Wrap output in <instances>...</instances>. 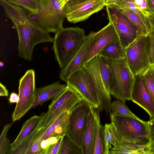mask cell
<instances>
[{
    "label": "cell",
    "mask_w": 154,
    "mask_h": 154,
    "mask_svg": "<svg viewBox=\"0 0 154 154\" xmlns=\"http://www.w3.org/2000/svg\"><path fill=\"white\" fill-rule=\"evenodd\" d=\"M7 17L15 26L19 39V56L27 61L32 59L35 46L40 43L53 42L54 38L40 27L29 12L6 0H0Z\"/></svg>",
    "instance_id": "1"
},
{
    "label": "cell",
    "mask_w": 154,
    "mask_h": 154,
    "mask_svg": "<svg viewBox=\"0 0 154 154\" xmlns=\"http://www.w3.org/2000/svg\"><path fill=\"white\" fill-rule=\"evenodd\" d=\"M86 36L84 29L78 26L63 28L55 33L52 48L61 69L72 60Z\"/></svg>",
    "instance_id": "2"
},
{
    "label": "cell",
    "mask_w": 154,
    "mask_h": 154,
    "mask_svg": "<svg viewBox=\"0 0 154 154\" xmlns=\"http://www.w3.org/2000/svg\"><path fill=\"white\" fill-rule=\"evenodd\" d=\"M106 59L112 72L110 94L124 102L130 100L135 76L128 66L126 57L116 60Z\"/></svg>",
    "instance_id": "3"
},
{
    "label": "cell",
    "mask_w": 154,
    "mask_h": 154,
    "mask_svg": "<svg viewBox=\"0 0 154 154\" xmlns=\"http://www.w3.org/2000/svg\"><path fill=\"white\" fill-rule=\"evenodd\" d=\"M110 116L120 139L142 144L149 143L148 122L139 118L116 115L112 113Z\"/></svg>",
    "instance_id": "4"
},
{
    "label": "cell",
    "mask_w": 154,
    "mask_h": 154,
    "mask_svg": "<svg viewBox=\"0 0 154 154\" xmlns=\"http://www.w3.org/2000/svg\"><path fill=\"white\" fill-rule=\"evenodd\" d=\"M149 34L138 36L126 49V58L134 76L142 75L152 65L150 57Z\"/></svg>",
    "instance_id": "5"
},
{
    "label": "cell",
    "mask_w": 154,
    "mask_h": 154,
    "mask_svg": "<svg viewBox=\"0 0 154 154\" xmlns=\"http://www.w3.org/2000/svg\"><path fill=\"white\" fill-rule=\"evenodd\" d=\"M38 12L35 15L37 24L48 32L56 33L63 28L65 18L57 0H35Z\"/></svg>",
    "instance_id": "6"
},
{
    "label": "cell",
    "mask_w": 154,
    "mask_h": 154,
    "mask_svg": "<svg viewBox=\"0 0 154 154\" xmlns=\"http://www.w3.org/2000/svg\"><path fill=\"white\" fill-rule=\"evenodd\" d=\"M81 67L84 70L97 97L100 112L104 111L107 114L112 113L111 97L107 92L101 73L98 55H97Z\"/></svg>",
    "instance_id": "7"
},
{
    "label": "cell",
    "mask_w": 154,
    "mask_h": 154,
    "mask_svg": "<svg viewBox=\"0 0 154 154\" xmlns=\"http://www.w3.org/2000/svg\"><path fill=\"white\" fill-rule=\"evenodd\" d=\"M35 74L27 70L19 80V100L12 115L13 122L20 120L31 109L35 100Z\"/></svg>",
    "instance_id": "8"
},
{
    "label": "cell",
    "mask_w": 154,
    "mask_h": 154,
    "mask_svg": "<svg viewBox=\"0 0 154 154\" xmlns=\"http://www.w3.org/2000/svg\"><path fill=\"white\" fill-rule=\"evenodd\" d=\"M91 106L82 99L75 106L70 114L66 136L82 149L84 133Z\"/></svg>",
    "instance_id": "9"
},
{
    "label": "cell",
    "mask_w": 154,
    "mask_h": 154,
    "mask_svg": "<svg viewBox=\"0 0 154 154\" xmlns=\"http://www.w3.org/2000/svg\"><path fill=\"white\" fill-rule=\"evenodd\" d=\"M109 21L113 24L121 45L126 48L140 36L137 27L124 14L106 6Z\"/></svg>",
    "instance_id": "10"
},
{
    "label": "cell",
    "mask_w": 154,
    "mask_h": 154,
    "mask_svg": "<svg viewBox=\"0 0 154 154\" xmlns=\"http://www.w3.org/2000/svg\"><path fill=\"white\" fill-rule=\"evenodd\" d=\"M82 99L75 90L67 85L66 90L52 100L49 105L42 127H48L64 111L70 113L75 106Z\"/></svg>",
    "instance_id": "11"
},
{
    "label": "cell",
    "mask_w": 154,
    "mask_h": 154,
    "mask_svg": "<svg viewBox=\"0 0 154 154\" xmlns=\"http://www.w3.org/2000/svg\"><path fill=\"white\" fill-rule=\"evenodd\" d=\"M106 6L104 0H87L72 6L65 5L63 11L65 18L71 23L85 21Z\"/></svg>",
    "instance_id": "12"
},
{
    "label": "cell",
    "mask_w": 154,
    "mask_h": 154,
    "mask_svg": "<svg viewBox=\"0 0 154 154\" xmlns=\"http://www.w3.org/2000/svg\"><path fill=\"white\" fill-rule=\"evenodd\" d=\"M66 83L91 105L98 108L96 94L82 68H79L72 73Z\"/></svg>",
    "instance_id": "13"
},
{
    "label": "cell",
    "mask_w": 154,
    "mask_h": 154,
    "mask_svg": "<svg viewBox=\"0 0 154 154\" xmlns=\"http://www.w3.org/2000/svg\"><path fill=\"white\" fill-rule=\"evenodd\" d=\"M118 40L119 37L114 26L109 21L106 26L96 32L89 50L82 61L81 67L97 55L106 46Z\"/></svg>",
    "instance_id": "14"
},
{
    "label": "cell",
    "mask_w": 154,
    "mask_h": 154,
    "mask_svg": "<svg viewBox=\"0 0 154 154\" xmlns=\"http://www.w3.org/2000/svg\"><path fill=\"white\" fill-rule=\"evenodd\" d=\"M131 100L145 110L150 118L154 116V104L141 75L135 76Z\"/></svg>",
    "instance_id": "15"
},
{
    "label": "cell",
    "mask_w": 154,
    "mask_h": 154,
    "mask_svg": "<svg viewBox=\"0 0 154 154\" xmlns=\"http://www.w3.org/2000/svg\"><path fill=\"white\" fill-rule=\"evenodd\" d=\"M96 32L91 31L86 36L80 49L70 63L64 68L61 69L59 78L66 82L74 72L81 67L82 61L87 52Z\"/></svg>",
    "instance_id": "16"
},
{
    "label": "cell",
    "mask_w": 154,
    "mask_h": 154,
    "mask_svg": "<svg viewBox=\"0 0 154 154\" xmlns=\"http://www.w3.org/2000/svg\"><path fill=\"white\" fill-rule=\"evenodd\" d=\"M67 85H62L60 82L39 88H35V100L31 109L50 100L58 97L66 89Z\"/></svg>",
    "instance_id": "17"
},
{
    "label": "cell",
    "mask_w": 154,
    "mask_h": 154,
    "mask_svg": "<svg viewBox=\"0 0 154 154\" xmlns=\"http://www.w3.org/2000/svg\"><path fill=\"white\" fill-rule=\"evenodd\" d=\"M70 114L67 111L63 112L48 127L42 137V141L49 139L57 140L59 137L66 136Z\"/></svg>",
    "instance_id": "18"
},
{
    "label": "cell",
    "mask_w": 154,
    "mask_h": 154,
    "mask_svg": "<svg viewBox=\"0 0 154 154\" xmlns=\"http://www.w3.org/2000/svg\"><path fill=\"white\" fill-rule=\"evenodd\" d=\"M149 143L142 144L120 139L110 149L109 154H149Z\"/></svg>",
    "instance_id": "19"
},
{
    "label": "cell",
    "mask_w": 154,
    "mask_h": 154,
    "mask_svg": "<svg viewBox=\"0 0 154 154\" xmlns=\"http://www.w3.org/2000/svg\"><path fill=\"white\" fill-rule=\"evenodd\" d=\"M91 106L84 133L82 149L84 154H93L96 134V122Z\"/></svg>",
    "instance_id": "20"
},
{
    "label": "cell",
    "mask_w": 154,
    "mask_h": 154,
    "mask_svg": "<svg viewBox=\"0 0 154 154\" xmlns=\"http://www.w3.org/2000/svg\"><path fill=\"white\" fill-rule=\"evenodd\" d=\"M40 118V116L35 115L25 122L18 136L11 143V149L8 154H9L11 152L14 150L21 144L35 128L38 123Z\"/></svg>",
    "instance_id": "21"
},
{
    "label": "cell",
    "mask_w": 154,
    "mask_h": 154,
    "mask_svg": "<svg viewBox=\"0 0 154 154\" xmlns=\"http://www.w3.org/2000/svg\"><path fill=\"white\" fill-rule=\"evenodd\" d=\"M91 108L96 122V134L93 154H105V146L104 139L103 126L100 122L99 108L92 106Z\"/></svg>",
    "instance_id": "22"
},
{
    "label": "cell",
    "mask_w": 154,
    "mask_h": 154,
    "mask_svg": "<svg viewBox=\"0 0 154 154\" xmlns=\"http://www.w3.org/2000/svg\"><path fill=\"white\" fill-rule=\"evenodd\" d=\"M97 55L112 60H119L126 57V49L118 40L106 46Z\"/></svg>",
    "instance_id": "23"
},
{
    "label": "cell",
    "mask_w": 154,
    "mask_h": 154,
    "mask_svg": "<svg viewBox=\"0 0 154 154\" xmlns=\"http://www.w3.org/2000/svg\"><path fill=\"white\" fill-rule=\"evenodd\" d=\"M40 116V119L35 128L20 145L14 150L11 152L9 154H27L34 141L38 131L43 125L46 117V112H42Z\"/></svg>",
    "instance_id": "24"
},
{
    "label": "cell",
    "mask_w": 154,
    "mask_h": 154,
    "mask_svg": "<svg viewBox=\"0 0 154 154\" xmlns=\"http://www.w3.org/2000/svg\"><path fill=\"white\" fill-rule=\"evenodd\" d=\"M107 6L124 8L131 10L140 17L150 32L152 31V27L150 18L148 17L135 5L133 0H120L115 4Z\"/></svg>",
    "instance_id": "25"
},
{
    "label": "cell",
    "mask_w": 154,
    "mask_h": 154,
    "mask_svg": "<svg viewBox=\"0 0 154 154\" xmlns=\"http://www.w3.org/2000/svg\"><path fill=\"white\" fill-rule=\"evenodd\" d=\"M103 134L105 154H109L112 146H115L120 139L116 127L112 122L106 123L103 126Z\"/></svg>",
    "instance_id": "26"
},
{
    "label": "cell",
    "mask_w": 154,
    "mask_h": 154,
    "mask_svg": "<svg viewBox=\"0 0 154 154\" xmlns=\"http://www.w3.org/2000/svg\"><path fill=\"white\" fill-rule=\"evenodd\" d=\"M110 7L117 10L125 15L137 27L140 36L149 34L150 31L140 17L133 11L129 9L124 8L117 7Z\"/></svg>",
    "instance_id": "27"
},
{
    "label": "cell",
    "mask_w": 154,
    "mask_h": 154,
    "mask_svg": "<svg viewBox=\"0 0 154 154\" xmlns=\"http://www.w3.org/2000/svg\"><path fill=\"white\" fill-rule=\"evenodd\" d=\"M59 154H84L82 149L68 136L63 139Z\"/></svg>",
    "instance_id": "28"
},
{
    "label": "cell",
    "mask_w": 154,
    "mask_h": 154,
    "mask_svg": "<svg viewBox=\"0 0 154 154\" xmlns=\"http://www.w3.org/2000/svg\"><path fill=\"white\" fill-rule=\"evenodd\" d=\"M110 106L112 113L114 115L138 118L129 109L125 102L120 100L112 101Z\"/></svg>",
    "instance_id": "29"
},
{
    "label": "cell",
    "mask_w": 154,
    "mask_h": 154,
    "mask_svg": "<svg viewBox=\"0 0 154 154\" xmlns=\"http://www.w3.org/2000/svg\"><path fill=\"white\" fill-rule=\"evenodd\" d=\"M48 128H43L42 126L39 129L27 154H45L41 146L42 138Z\"/></svg>",
    "instance_id": "30"
},
{
    "label": "cell",
    "mask_w": 154,
    "mask_h": 154,
    "mask_svg": "<svg viewBox=\"0 0 154 154\" xmlns=\"http://www.w3.org/2000/svg\"><path fill=\"white\" fill-rule=\"evenodd\" d=\"M13 123L6 124L3 127L0 137V154H8L11 149V143L7 137V133Z\"/></svg>",
    "instance_id": "31"
},
{
    "label": "cell",
    "mask_w": 154,
    "mask_h": 154,
    "mask_svg": "<svg viewBox=\"0 0 154 154\" xmlns=\"http://www.w3.org/2000/svg\"><path fill=\"white\" fill-rule=\"evenodd\" d=\"M141 76L145 82L154 104V66L152 65Z\"/></svg>",
    "instance_id": "32"
},
{
    "label": "cell",
    "mask_w": 154,
    "mask_h": 154,
    "mask_svg": "<svg viewBox=\"0 0 154 154\" xmlns=\"http://www.w3.org/2000/svg\"><path fill=\"white\" fill-rule=\"evenodd\" d=\"M9 2L26 10L33 15L38 12L35 0H6Z\"/></svg>",
    "instance_id": "33"
},
{
    "label": "cell",
    "mask_w": 154,
    "mask_h": 154,
    "mask_svg": "<svg viewBox=\"0 0 154 154\" xmlns=\"http://www.w3.org/2000/svg\"><path fill=\"white\" fill-rule=\"evenodd\" d=\"M149 17L152 29L149 34L150 38V57L151 63L154 66V14L151 13Z\"/></svg>",
    "instance_id": "34"
},
{
    "label": "cell",
    "mask_w": 154,
    "mask_h": 154,
    "mask_svg": "<svg viewBox=\"0 0 154 154\" xmlns=\"http://www.w3.org/2000/svg\"><path fill=\"white\" fill-rule=\"evenodd\" d=\"M64 137H60L58 138L57 141L49 148L47 154H59Z\"/></svg>",
    "instance_id": "35"
},
{
    "label": "cell",
    "mask_w": 154,
    "mask_h": 154,
    "mask_svg": "<svg viewBox=\"0 0 154 154\" xmlns=\"http://www.w3.org/2000/svg\"><path fill=\"white\" fill-rule=\"evenodd\" d=\"M135 5L149 18L150 14L145 0H133Z\"/></svg>",
    "instance_id": "36"
},
{
    "label": "cell",
    "mask_w": 154,
    "mask_h": 154,
    "mask_svg": "<svg viewBox=\"0 0 154 154\" xmlns=\"http://www.w3.org/2000/svg\"><path fill=\"white\" fill-rule=\"evenodd\" d=\"M149 132V142L150 145L154 146V122L149 121L148 122Z\"/></svg>",
    "instance_id": "37"
},
{
    "label": "cell",
    "mask_w": 154,
    "mask_h": 154,
    "mask_svg": "<svg viewBox=\"0 0 154 154\" xmlns=\"http://www.w3.org/2000/svg\"><path fill=\"white\" fill-rule=\"evenodd\" d=\"M8 100L10 103H17L19 100L18 94L15 93H12L10 94Z\"/></svg>",
    "instance_id": "38"
},
{
    "label": "cell",
    "mask_w": 154,
    "mask_h": 154,
    "mask_svg": "<svg viewBox=\"0 0 154 154\" xmlns=\"http://www.w3.org/2000/svg\"><path fill=\"white\" fill-rule=\"evenodd\" d=\"M8 92L6 87L0 83V96L7 97L8 95Z\"/></svg>",
    "instance_id": "39"
},
{
    "label": "cell",
    "mask_w": 154,
    "mask_h": 154,
    "mask_svg": "<svg viewBox=\"0 0 154 154\" xmlns=\"http://www.w3.org/2000/svg\"><path fill=\"white\" fill-rule=\"evenodd\" d=\"M145 0L150 13L154 14V0Z\"/></svg>",
    "instance_id": "40"
},
{
    "label": "cell",
    "mask_w": 154,
    "mask_h": 154,
    "mask_svg": "<svg viewBox=\"0 0 154 154\" xmlns=\"http://www.w3.org/2000/svg\"><path fill=\"white\" fill-rule=\"evenodd\" d=\"M87 0H70L67 2L65 5L68 6H72L83 2Z\"/></svg>",
    "instance_id": "41"
},
{
    "label": "cell",
    "mask_w": 154,
    "mask_h": 154,
    "mask_svg": "<svg viewBox=\"0 0 154 154\" xmlns=\"http://www.w3.org/2000/svg\"><path fill=\"white\" fill-rule=\"evenodd\" d=\"M119 0H104L106 6L115 4Z\"/></svg>",
    "instance_id": "42"
},
{
    "label": "cell",
    "mask_w": 154,
    "mask_h": 154,
    "mask_svg": "<svg viewBox=\"0 0 154 154\" xmlns=\"http://www.w3.org/2000/svg\"><path fill=\"white\" fill-rule=\"evenodd\" d=\"M60 3L61 6L63 9L65 4L70 0H57Z\"/></svg>",
    "instance_id": "43"
},
{
    "label": "cell",
    "mask_w": 154,
    "mask_h": 154,
    "mask_svg": "<svg viewBox=\"0 0 154 154\" xmlns=\"http://www.w3.org/2000/svg\"><path fill=\"white\" fill-rule=\"evenodd\" d=\"M148 151L149 154H154V146L150 145Z\"/></svg>",
    "instance_id": "44"
},
{
    "label": "cell",
    "mask_w": 154,
    "mask_h": 154,
    "mask_svg": "<svg viewBox=\"0 0 154 154\" xmlns=\"http://www.w3.org/2000/svg\"><path fill=\"white\" fill-rule=\"evenodd\" d=\"M149 121H152L154 122V116L153 117L151 118H150Z\"/></svg>",
    "instance_id": "45"
},
{
    "label": "cell",
    "mask_w": 154,
    "mask_h": 154,
    "mask_svg": "<svg viewBox=\"0 0 154 154\" xmlns=\"http://www.w3.org/2000/svg\"><path fill=\"white\" fill-rule=\"evenodd\" d=\"M4 64L2 62H0V66H2Z\"/></svg>",
    "instance_id": "46"
}]
</instances>
